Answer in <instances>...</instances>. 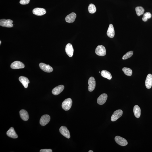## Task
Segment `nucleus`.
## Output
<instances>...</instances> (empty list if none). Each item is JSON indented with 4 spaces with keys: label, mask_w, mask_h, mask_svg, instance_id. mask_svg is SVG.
<instances>
[{
    "label": "nucleus",
    "mask_w": 152,
    "mask_h": 152,
    "mask_svg": "<svg viewBox=\"0 0 152 152\" xmlns=\"http://www.w3.org/2000/svg\"><path fill=\"white\" fill-rule=\"evenodd\" d=\"M72 103V100L70 98L65 99L62 103V108L65 111H68L71 107Z\"/></svg>",
    "instance_id": "1"
},
{
    "label": "nucleus",
    "mask_w": 152,
    "mask_h": 152,
    "mask_svg": "<svg viewBox=\"0 0 152 152\" xmlns=\"http://www.w3.org/2000/svg\"><path fill=\"white\" fill-rule=\"evenodd\" d=\"M95 53L99 56H104L106 54V50L105 47L103 45H99L96 48Z\"/></svg>",
    "instance_id": "2"
},
{
    "label": "nucleus",
    "mask_w": 152,
    "mask_h": 152,
    "mask_svg": "<svg viewBox=\"0 0 152 152\" xmlns=\"http://www.w3.org/2000/svg\"><path fill=\"white\" fill-rule=\"evenodd\" d=\"M13 22L10 19H1L0 20V25L1 26L7 28H11L13 26L12 23Z\"/></svg>",
    "instance_id": "3"
},
{
    "label": "nucleus",
    "mask_w": 152,
    "mask_h": 152,
    "mask_svg": "<svg viewBox=\"0 0 152 152\" xmlns=\"http://www.w3.org/2000/svg\"><path fill=\"white\" fill-rule=\"evenodd\" d=\"M123 112L120 109L115 111L111 117V120L112 122H115L120 118L123 114Z\"/></svg>",
    "instance_id": "4"
},
{
    "label": "nucleus",
    "mask_w": 152,
    "mask_h": 152,
    "mask_svg": "<svg viewBox=\"0 0 152 152\" xmlns=\"http://www.w3.org/2000/svg\"><path fill=\"white\" fill-rule=\"evenodd\" d=\"M115 140L117 144L121 146H126L128 144V142L126 139L120 136H117L115 137Z\"/></svg>",
    "instance_id": "5"
},
{
    "label": "nucleus",
    "mask_w": 152,
    "mask_h": 152,
    "mask_svg": "<svg viewBox=\"0 0 152 152\" xmlns=\"http://www.w3.org/2000/svg\"><path fill=\"white\" fill-rule=\"evenodd\" d=\"M39 66L42 70L46 72H52L53 71V69L49 65H47L43 63H40Z\"/></svg>",
    "instance_id": "6"
},
{
    "label": "nucleus",
    "mask_w": 152,
    "mask_h": 152,
    "mask_svg": "<svg viewBox=\"0 0 152 152\" xmlns=\"http://www.w3.org/2000/svg\"><path fill=\"white\" fill-rule=\"evenodd\" d=\"M50 119V117L49 115H44L40 119V124L42 126H45L49 122Z\"/></svg>",
    "instance_id": "7"
},
{
    "label": "nucleus",
    "mask_w": 152,
    "mask_h": 152,
    "mask_svg": "<svg viewBox=\"0 0 152 152\" xmlns=\"http://www.w3.org/2000/svg\"><path fill=\"white\" fill-rule=\"evenodd\" d=\"M88 90L90 92L95 89L96 86V81L95 78L91 77L89 78L88 81Z\"/></svg>",
    "instance_id": "8"
},
{
    "label": "nucleus",
    "mask_w": 152,
    "mask_h": 152,
    "mask_svg": "<svg viewBox=\"0 0 152 152\" xmlns=\"http://www.w3.org/2000/svg\"><path fill=\"white\" fill-rule=\"evenodd\" d=\"M65 50L67 55L69 57H72L73 56L74 50L71 44H67L65 47Z\"/></svg>",
    "instance_id": "9"
},
{
    "label": "nucleus",
    "mask_w": 152,
    "mask_h": 152,
    "mask_svg": "<svg viewBox=\"0 0 152 152\" xmlns=\"http://www.w3.org/2000/svg\"><path fill=\"white\" fill-rule=\"evenodd\" d=\"M32 12L34 14L38 16H42L46 13L45 9L40 8H36L33 10Z\"/></svg>",
    "instance_id": "10"
},
{
    "label": "nucleus",
    "mask_w": 152,
    "mask_h": 152,
    "mask_svg": "<svg viewBox=\"0 0 152 152\" xmlns=\"http://www.w3.org/2000/svg\"><path fill=\"white\" fill-rule=\"evenodd\" d=\"M59 132L63 136L67 138H70V134L69 131L67 129L66 127L64 126H61L59 129Z\"/></svg>",
    "instance_id": "11"
},
{
    "label": "nucleus",
    "mask_w": 152,
    "mask_h": 152,
    "mask_svg": "<svg viewBox=\"0 0 152 152\" xmlns=\"http://www.w3.org/2000/svg\"><path fill=\"white\" fill-rule=\"evenodd\" d=\"M24 64L22 62L18 61H14L11 65V68L14 69H22L24 68Z\"/></svg>",
    "instance_id": "12"
},
{
    "label": "nucleus",
    "mask_w": 152,
    "mask_h": 152,
    "mask_svg": "<svg viewBox=\"0 0 152 152\" xmlns=\"http://www.w3.org/2000/svg\"><path fill=\"white\" fill-rule=\"evenodd\" d=\"M108 96L107 94L104 93L101 94L98 98L97 102L99 105H103L106 102Z\"/></svg>",
    "instance_id": "13"
},
{
    "label": "nucleus",
    "mask_w": 152,
    "mask_h": 152,
    "mask_svg": "<svg viewBox=\"0 0 152 152\" xmlns=\"http://www.w3.org/2000/svg\"><path fill=\"white\" fill-rule=\"evenodd\" d=\"M76 17V13L72 12L67 15L65 18V20L67 23H72L74 22Z\"/></svg>",
    "instance_id": "14"
},
{
    "label": "nucleus",
    "mask_w": 152,
    "mask_h": 152,
    "mask_svg": "<svg viewBox=\"0 0 152 152\" xmlns=\"http://www.w3.org/2000/svg\"><path fill=\"white\" fill-rule=\"evenodd\" d=\"M64 88V86L63 85H60L56 87L53 89L52 93L53 95H57L62 92Z\"/></svg>",
    "instance_id": "15"
},
{
    "label": "nucleus",
    "mask_w": 152,
    "mask_h": 152,
    "mask_svg": "<svg viewBox=\"0 0 152 152\" xmlns=\"http://www.w3.org/2000/svg\"><path fill=\"white\" fill-rule=\"evenodd\" d=\"M115 34V30L113 25L112 24H110L107 30V35L109 37L112 38L114 37Z\"/></svg>",
    "instance_id": "16"
},
{
    "label": "nucleus",
    "mask_w": 152,
    "mask_h": 152,
    "mask_svg": "<svg viewBox=\"0 0 152 152\" xmlns=\"http://www.w3.org/2000/svg\"><path fill=\"white\" fill-rule=\"evenodd\" d=\"M145 86L148 89L151 88L152 85V75L151 74H149L146 78L145 82Z\"/></svg>",
    "instance_id": "17"
},
{
    "label": "nucleus",
    "mask_w": 152,
    "mask_h": 152,
    "mask_svg": "<svg viewBox=\"0 0 152 152\" xmlns=\"http://www.w3.org/2000/svg\"><path fill=\"white\" fill-rule=\"evenodd\" d=\"M7 134L9 137L13 138H18V135L15 132L14 128L13 127H11L8 131L7 132Z\"/></svg>",
    "instance_id": "18"
},
{
    "label": "nucleus",
    "mask_w": 152,
    "mask_h": 152,
    "mask_svg": "<svg viewBox=\"0 0 152 152\" xmlns=\"http://www.w3.org/2000/svg\"><path fill=\"white\" fill-rule=\"evenodd\" d=\"M19 80L25 88H27L30 82L28 79L26 77L21 76L19 78Z\"/></svg>",
    "instance_id": "19"
},
{
    "label": "nucleus",
    "mask_w": 152,
    "mask_h": 152,
    "mask_svg": "<svg viewBox=\"0 0 152 152\" xmlns=\"http://www.w3.org/2000/svg\"><path fill=\"white\" fill-rule=\"evenodd\" d=\"M20 115L21 118L24 121H28L29 118L28 113L24 109L21 110L20 111Z\"/></svg>",
    "instance_id": "20"
},
{
    "label": "nucleus",
    "mask_w": 152,
    "mask_h": 152,
    "mask_svg": "<svg viewBox=\"0 0 152 152\" xmlns=\"http://www.w3.org/2000/svg\"><path fill=\"white\" fill-rule=\"evenodd\" d=\"M134 114L137 118H139L141 115V109L138 105L134 106L133 109Z\"/></svg>",
    "instance_id": "21"
},
{
    "label": "nucleus",
    "mask_w": 152,
    "mask_h": 152,
    "mask_svg": "<svg viewBox=\"0 0 152 152\" xmlns=\"http://www.w3.org/2000/svg\"><path fill=\"white\" fill-rule=\"evenodd\" d=\"M101 75L103 77L107 78L109 80L111 79L112 78V76L110 73L107 70L102 71L101 72Z\"/></svg>",
    "instance_id": "22"
},
{
    "label": "nucleus",
    "mask_w": 152,
    "mask_h": 152,
    "mask_svg": "<svg viewBox=\"0 0 152 152\" xmlns=\"http://www.w3.org/2000/svg\"><path fill=\"white\" fill-rule=\"evenodd\" d=\"M135 10L138 16L143 15L144 13L145 10L142 7H137L136 8Z\"/></svg>",
    "instance_id": "23"
},
{
    "label": "nucleus",
    "mask_w": 152,
    "mask_h": 152,
    "mask_svg": "<svg viewBox=\"0 0 152 152\" xmlns=\"http://www.w3.org/2000/svg\"><path fill=\"white\" fill-rule=\"evenodd\" d=\"M122 71L126 75L128 76H132V72L131 69L127 68V67H125L122 69Z\"/></svg>",
    "instance_id": "24"
},
{
    "label": "nucleus",
    "mask_w": 152,
    "mask_h": 152,
    "mask_svg": "<svg viewBox=\"0 0 152 152\" xmlns=\"http://www.w3.org/2000/svg\"><path fill=\"white\" fill-rule=\"evenodd\" d=\"M88 10L89 12L92 14L95 13L96 11V8L95 5L92 4H90L88 6Z\"/></svg>",
    "instance_id": "25"
},
{
    "label": "nucleus",
    "mask_w": 152,
    "mask_h": 152,
    "mask_svg": "<svg viewBox=\"0 0 152 152\" xmlns=\"http://www.w3.org/2000/svg\"><path fill=\"white\" fill-rule=\"evenodd\" d=\"M133 55V51H131L126 53L122 57L123 60H125L131 57Z\"/></svg>",
    "instance_id": "26"
},
{
    "label": "nucleus",
    "mask_w": 152,
    "mask_h": 152,
    "mask_svg": "<svg viewBox=\"0 0 152 152\" xmlns=\"http://www.w3.org/2000/svg\"><path fill=\"white\" fill-rule=\"evenodd\" d=\"M151 14L149 12H147L145 13L143 15V18H142V20L144 22H146L148 20V19L151 18Z\"/></svg>",
    "instance_id": "27"
},
{
    "label": "nucleus",
    "mask_w": 152,
    "mask_h": 152,
    "mask_svg": "<svg viewBox=\"0 0 152 152\" xmlns=\"http://www.w3.org/2000/svg\"><path fill=\"white\" fill-rule=\"evenodd\" d=\"M30 1V0H21L20 3L21 4L25 5L28 4Z\"/></svg>",
    "instance_id": "28"
},
{
    "label": "nucleus",
    "mask_w": 152,
    "mask_h": 152,
    "mask_svg": "<svg viewBox=\"0 0 152 152\" xmlns=\"http://www.w3.org/2000/svg\"><path fill=\"white\" fill-rule=\"evenodd\" d=\"M40 152H52V150L51 149H43L40 150Z\"/></svg>",
    "instance_id": "29"
},
{
    "label": "nucleus",
    "mask_w": 152,
    "mask_h": 152,
    "mask_svg": "<svg viewBox=\"0 0 152 152\" xmlns=\"http://www.w3.org/2000/svg\"><path fill=\"white\" fill-rule=\"evenodd\" d=\"M88 152H93V151H92V150H90V151H89Z\"/></svg>",
    "instance_id": "30"
},
{
    "label": "nucleus",
    "mask_w": 152,
    "mask_h": 152,
    "mask_svg": "<svg viewBox=\"0 0 152 152\" xmlns=\"http://www.w3.org/2000/svg\"><path fill=\"white\" fill-rule=\"evenodd\" d=\"M1 41H0V45H1Z\"/></svg>",
    "instance_id": "31"
}]
</instances>
